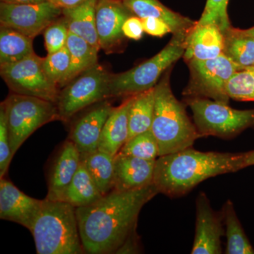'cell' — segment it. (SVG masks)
<instances>
[{
	"label": "cell",
	"mask_w": 254,
	"mask_h": 254,
	"mask_svg": "<svg viewBox=\"0 0 254 254\" xmlns=\"http://www.w3.org/2000/svg\"><path fill=\"white\" fill-rule=\"evenodd\" d=\"M158 193L153 184L138 190H113L95 203L76 208L85 253H137L138 215Z\"/></svg>",
	"instance_id": "obj_1"
},
{
	"label": "cell",
	"mask_w": 254,
	"mask_h": 254,
	"mask_svg": "<svg viewBox=\"0 0 254 254\" xmlns=\"http://www.w3.org/2000/svg\"><path fill=\"white\" fill-rule=\"evenodd\" d=\"M241 158L242 153L201 152L190 147L155 160L153 185L159 193L182 196L209 178L242 170Z\"/></svg>",
	"instance_id": "obj_2"
},
{
	"label": "cell",
	"mask_w": 254,
	"mask_h": 254,
	"mask_svg": "<svg viewBox=\"0 0 254 254\" xmlns=\"http://www.w3.org/2000/svg\"><path fill=\"white\" fill-rule=\"evenodd\" d=\"M150 131L158 141L160 156L190 148L201 137L189 118L185 105L173 94L169 73L155 86L154 115Z\"/></svg>",
	"instance_id": "obj_3"
},
{
	"label": "cell",
	"mask_w": 254,
	"mask_h": 254,
	"mask_svg": "<svg viewBox=\"0 0 254 254\" xmlns=\"http://www.w3.org/2000/svg\"><path fill=\"white\" fill-rule=\"evenodd\" d=\"M29 231L38 254H82L76 208L60 200L43 199Z\"/></svg>",
	"instance_id": "obj_4"
},
{
	"label": "cell",
	"mask_w": 254,
	"mask_h": 254,
	"mask_svg": "<svg viewBox=\"0 0 254 254\" xmlns=\"http://www.w3.org/2000/svg\"><path fill=\"white\" fill-rule=\"evenodd\" d=\"M187 37L174 36L160 53L125 72L112 74L110 97L127 98L154 88L160 76L185 54Z\"/></svg>",
	"instance_id": "obj_5"
},
{
	"label": "cell",
	"mask_w": 254,
	"mask_h": 254,
	"mask_svg": "<svg viewBox=\"0 0 254 254\" xmlns=\"http://www.w3.org/2000/svg\"><path fill=\"white\" fill-rule=\"evenodd\" d=\"M1 104L6 113L13 155L37 129L58 120L56 104L36 97L11 93Z\"/></svg>",
	"instance_id": "obj_6"
},
{
	"label": "cell",
	"mask_w": 254,
	"mask_h": 254,
	"mask_svg": "<svg viewBox=\"0 0 254 254\" xmlns=\"http://www.w3.org/2000/svg\"><path fill=\"white\" fill-rule=\"evenodd\" d=\"M111 75L104 66L98 63L62 88L55 103L58 120L67 123L86 108L110 99Z\"/></svg>",
	"instance_id": "obj_7"
},
{
	"label": "cell",
	"mask_w": 254,
	"mask_h": 254,
	"mask_svg": "<svg viewBox=\"0 0 254 254\" xmlns=\"http://www.w3.org/2000/svg\"><path fill=\"white\" fill-rule=\"evenodd\" d=\"M187 103L201 137L231 138L254 126V110L234 109L228 103L200 97H190Z\"/></svg>",
	"instance_id": "obj_8"
},
{
	"label": "cell",
	"mask_w": 254,
	"mask_h": 254,
	"mask_svg": "<svg viewBox=\"0 0 254 254\" xmlns=\"http://www.w3.org/2000/svg\"><path fill=\"white\" fill-rule=\"evenodd\" d=\"M190 81L184 95L200 97L228 103L225 91L227 81L237 71L243 69L222 54L214 59L188 62Z\"/></svg>",
	"instance_id": "obj_9"
},
{
	"label": "cell",
	"mask_w": 254,
	"mask_h": 254,
	"mask_svg": "<svg viewBox=\"0 0 254 254\" xmlns=\"http://www.w3.org/2000/svg\"><path fill=\"white\" fill-rule=\"evenodd\" d=\"M0 74L11 93L56 103L60 89L46 74L43 58L36 53L17 63L0 65Z\"/></svg>",
	"instance_id": "obj_10"
},
{
	"label": "cell",
	"mask_w": 254,
	"mask_h": 254,
	"mask_svg": "<svg viewBox=\"0 0 254 254\" xmlns=\"http://www.w3.org/2000/svg\"><path fill=\"white\" fill-rule=\"evenodd\" d=\"M63 16V9L51 1L38 4L0 3V26L12 28L32 39Z\"/></svg>",
	"instance_id": "obj_11"
},
{
	"label": "cell",
	"mask_w": 254,
	"mask_h": 254,
	"mask_svg": "<svg viewBox=\"0 0 254 254\" xmlns=\"http://www.w3.org/2000/svg\"><path fill=\"white\" fill-rule=\"evenodd\" d=\"M221 211L213 210L205 193L195 200V236L192 254H222L221 238L225 235Z\"/></svg>",
	"instance_id": "obj_12"
},
{
	"label": "cell",
	"mask_w": 254,
	"mask_h": 254,
	"mask_svg": "<svg viewBox=\"0 0 254 254\" xmlns=\"http://www.w3.org/2000/svg\"><path fill=\"white\" fill-rule=\"evenodd\" d=\"M133 15L123 0H97L95 22L100 50L111 54L121 48L126 38L124 23Z\"/></svg>",
	"instance_id": "obj_13"
},
{
	"label": "cell",
	"mask_w": 254,
	"mask_h": 254,
	"mask_svg": "<svg viewBox=\"0 0 254 254\" xmlns=\"http://www.w3.org/2000/svg\"><path fill=\"white\" fill-rule=\"evenodd\" d=\"M114 107L108 100L92 105L70 127L67 139L76 145L81 157L98 150L100 136Z\"/></svg>",
	"instance_id": "obj_14"
},
{
	"label": "cell",
	"mask_w": 254,
	"mask_h": 254,
	"mask_svg": "<svg viewBox=\"0 0 254 254\" xmlns=\"http://www.w3.org/2000/svg\"><path fill=\"white\" fill-rule=\"evenodd\" d=\"M43 200L36 199L18 190L10 180L0 178V218L31 228Z\"/></svg>",
	"instance_id": "obj_15"
},
{
	"label": "cell",
	"mask_w": 254,
	"mask_h": 254,
	"mask_svg": "<svg viewBox=\"0 0 254 254\" xmlns=\"http://www.w3.org/2000/svg\"><path fill=\"white\" fill-rule=\"evenodd\" d=\"M81 163V153L66 139L55 151L48 168L47 199L58 200L69 185Z\"/></svg>",
	"instance_id": "obj_16"
},
{
	"label": "cell",
	"mask_w": 254,
	"mask_h": 254,
	"mask_svg": "<svg viewBox=\"0 0 254 254\" xmlns=\"http://www.w3.org/2000/svg\"><path fill=\"white\" fill-rule=\"evenodd\" d=\"M155 165V160L118 153L114 157L113 190H135L153 185Z\"/></svg>",
	"instance_id": "obj_17"
},
{
	"label": "cell",
	"mask_w": 254,
	"mask_h": 254,
	"mask_svg": "<svg viewBox=\"0 0 254 254\" xmlns=\"http://www.w3.org/2000/svg\"><path fill=\"white\" fill-rule=\"evenodd\" d=\"M224 46V33L218 26L196 23L187 36L184 58L187 62L214 59L223 54Z\"/></svg>",
	"instance_id": "obj_18"
},
{
	"label": "cell",
	"mask_w": 254,
	"mask_h": 254,
	"mask_svg": "<svg viewBox=\"0 0 254 254\" xmlns=\"http://www.w3.org/2000/svg\"><path fill=\"white\" fill-rule=\"evenodd\" d=\"M123 1L132 14L138 17L161 19L168 25L174 36H188L197 23L169 9L160 0H123Z\"/></svg>",
	"instance_id": "obj_19"
},
{
	"label": "cell",
	"mask_w": 254,
	"mask_h": 254,
	"mask_svg": "<svg viewBox=\"0 0 254 254\" xmlns=\"http://www.w3.org/2000/svg\"><path fill=\"white\" fill-rule=\"evenodd\" d=\"M133 96L127 97L121 105L113 108L103 127L98 150L115 157L128 141V113Z\"/></svg>",
	"instance_id": "obj_20"
},
{
	"label": "cell",
	"mask_w": 254,
	"mask_h": 254,
	"mask_svg": "<svg viewBox=\"0 0 254 254\" xmlns=\"http://www.w3.org/2000/svg\"><path fill=\"white\" fill-rule=\"evenodd\" d=\"M97 0H88L82 4L63 9V17L68 31L86 40L92 46L100 50L95 22Z\"/></svg>",
	"instance_id": "obj_21"
},
{
	"label": "cell",
	"mask_w": 254,
	"mask_h": 254,
	"mask_svg": "<svg viewBox=\"0 0 254 254\" xmlns=\"http://www.w3.org/2000/svg\"><path fill=\"white\" fill-rule=\"evenodd\" d=\"M103 196L81 162L76 175L58 200L65 202L77 208L91 205Z\"/></svg>",
	"instance_id": "obj_22"
},
{
	"label": "cell",
	"mask_w": 254,
	"mask_h": 254,
	"mask_svg": "<svg viewBox=\"0 0 254 254\" xmlns=\"http://www.w3.org/2000/svg\"><path fill=\"white\" fill-rule=\"evenodd\" d=\"M66 46L71 57V65L64 86L83 71L98 64L99 53V50L92 46L86 40L70 31Z\"/></svg>",
	"instance_id": "obj_23"
},
{
	"label": "cell",
	"mask_w": 254,
	"mask_h": 254,
	"mask_svg": "<svg viewBox=\"0 0 254 254\" xmlns=\"http://www.w3.org/2000/svg\"><path fill=\"white\" fill-rule=\"evenodd\" d=\"M223 54L242 68L254 66V37L244 30L230 28L224 32Z\"/></svg>",
	"instance_id": "obj_24"
},
{
	"label": "cell",
	"mask_w": 254,
	"mask_h": 254,
	"mask_svg": "<svg viewBox=\"0 0 254 254\" xmlns=\"http://www.w3.org/2000/svg\"><path fill=\"white\" fill-rule=\"evenodd\" d=\"M155 88L133 95L128 113V138L149 131L155 108Z\"/></svg>",
	"instance_id": "obj_25"
},
{
	"label": "cell",
	"mask_w": 254,
	"mask_h": 254,
	"mask_svg": "<svg viewBox=\"0 0 254 254\" xmlns=\"http://www.w3.org/2000/svg\"><path fill=\"white\" fill-rule=\"evenodd\" d=\"M33 40L12 29L0 28V65L17 63L34 54Z\"/></svg>",
	"instance_id": "obj_26"
},
{
	"label": "cell",
	"mask_w": 254,
	"mask_h": 254,
	"mask_svg": "<svg viewBox=\"0 0 254 254\" xmlns=\"http://www.w3.org/2000/svg\"><path fill=\"white\" fill-rule=\"evenodd\" d=\"M221 213L227 237L226 254H254V250L241 225L233 203L225 202Z\"/></svg>",
	"instance_id": "obj_27"
},
{
	"label": "cell",
	"mask_w": 254,
	"mask_h": 254,
	"mask_svg": "<svg viewBox=\"0 0 254 254\" xmlns=\"http://www.w3.org/2000/svg\"><path fill=\"white\" fill-rule=\"evenodd\" d=\"M82 163L86 167L95 185L103 195L114 189V157L97 150L81 157Z\"/></svg>",
	"instance_id": "obj_28"
},
{
	"label": "cell",
	"mask_w": 254,
	"mask_h": 254,
	"mask_svg": "<svg viewBox=\"0 0 254 254\" xmlns=\"http://www.w3.org/2000/svg\"><path fill=\"white\" fill-rule=\"evenodd\" d=\"M118 153L148 160H156L160 156L158 141L150 130L129 138Z\"/></svg>",
	"instance_id": "obj_29"
},
{
	"label": "cell",
	"mask_w": 254,
	"mask_h": 254,
	"mask_svg": "<svg viewBox=\"0 0 254 254\" xmlns=\"http://www.w3.org/2000/svg\"><path fill=\"white\" fill-rule=\"evenodd\" d=\"M228 98L240 101H254V70L246 68L237 71L227 81Z\"/></svg>",
	"instance_id": "obj_30"
},
{
	"label": "cell",
	"mask_w": 254,
	"mask_h": 254,
	"mask_svg": "<svg viewBox=\"0 0 254 254\" xmlns=\"http://www.w3.org/2000/svg\"><path fill=\"white\" fill-rule=\"evenodd\" d=\"M71 57L67 47L43 58V67L48 77L60 89L64 86L69 71Z\"/></svg>",
	"instance_id": "obj_31"
},
{
	"label": "cell",
	"mask_w": 254,
	"mask_h": 254,
	"mask_svg": "<svg viewBox=\"0 0 254 254\" xmlns=\"http://www.w3.org/2000/svg\"><path fill=\"white\" fill-rule=\"evenodd\" d=\"M230 0H207L205 9L198 25L215 24L225 32L231 28L228 14L227 6Z\"/></svg>",
	"instance_id": "obj_32"
},
{
	"label": "cell",
	"mask_w": 254,
	"mask_h": 254,
	"mask_svg": "<svg viewBox=\"0 0 254 254\" xmlns=\"http://www.w3.org/2000/svg\"><path fill=\"white\" fill-rule=\"evenodd\" d=\"M67 24L62 16L43 32L48 54L56 53L66 46L68 36Z\"/></svg>",
	"instance_id": "obj_33"
},
{
	"label": "cell",
	"mask_w": 254,
	"mask_h": 254,
	"mask_svg": "<svg viewBox=\"0 0 254 254\" xmlns=\"http://www.w3.org/2000/svg\"><path fill=\"white\" fill-rule=\"evenodd\" d=\"M14 155L11 151L4 106L0 105V178L4 177Z\"/></svg>",
	"instance_id": "obj_34"
},
{
	"label": "cell",
	"mask_w": 254,
	"mask_h": 254,
	"mask_svg": "<svg viewBox=\"0 0 254 254\" xmlns=\"http://www.w3.org/2000/svg\"><path fill=\"white\" fill-rule=\"evenodd\" d=\"M141 19L144 32L150 36L163 37L172 33L168 25L161 19L154 17H146Z\"/></svg>",
	"instance_id": "obj_35"
},
{
	"label": "cell",
	"mask_w": 254,
	"mask_h": 254,
	"mask_svg": "<svg viewBox=\"0 0 254 254\" xmlns=\"http://www.w3.org/2000/svg\"><path fill=\"white\" fill-rule=\"evenodd\" d=\"M123 31L126 38L135 41L141 39L144 32L141 18L135 15L130 16L124 23Z\"/></svg>",
	"instance_id": "obj_36"
},
{
	"label": "cell",
	"mask_w": 254,
	"mask_h": 254,
	"mask_svg": "<svg viewBox=\"0 0 254 254\" xmlns=\"http://www.w3.org/2000/svg\"><path fill=\"white\" fill-rule=\"evenodd\" d=\"M88 0H50V1L63 9L74 7Z\"/></svg>",
	"instance_id": "obj_37"
},
{
	"label": "cell",
	"mask_w": 254,
	"mask_h": 254,
	"mask_svg": "<svg viewBox=\"0 0 254 254\" xmlns=\"http://www.w3.org/2000/svg\"><path fill=\"white\" fill-rule=\"evenodd\" d=\"M254 165V150L247 153H242L241 168L242 169Z\"/></svg>",
	"instance_id": "obj_38"
},
{
	"label": "cell",
	"mask_w": 254,
	"mask_h": 254,
	"mask_svg": "<svg viewBox=\"0 0 254 254\" xmlns=\"http://www.w3.org/2000/svg\"><path fill=\"white\" fill-rule=\"evenodd\" d=\"M1 2L9 3V4H38L45 2L50 0H0Z\"/></svg>",
	"instance_id": "obj_39"
},
{
	"label": "cell",
	"mask_w": 254,
	"mask_h": 254,
	"mask_svg": "<svg viewBox=\"0 0 254 254\" xmlns=\"http://www.w3.org/2000/svg\"><path fill=\"white\" fill-rule=\"evenodd\" d=\"M245 33L247 34L250 35V36L254 37V27L248 28V29L244 30Z\"/></svg>",
	"instance_id": "obj_40"
},
{
	"label": "cell",
	"mask_w": 254,
	"mask_h": 254,
	"mask_svg": "<svg viewBox=\"0 0 254 254\" xmlns=\"http://www.w3.org/2000/svg\"><path fill=\"white\" fill-rule=\"evenodd\" d=\"M249 68H252V69H254V67H249Z\"/></svg>",
	"instance_id": "obj_41"
},
{
	"label": "cell",
	"mask_w": 254,
	"mask_h": 254,
	"mask_svg": "<svg viewBox=\"0 0 254 254\" xmlns=\"http://www.w3.org/2000/svg\"><path fill=\"white\" fill-rule=\"evenodd\" d=\"M253 67H254V66H253Z\"/></svg>",
	"instance_id": "obj_42"
}]
</instances>
